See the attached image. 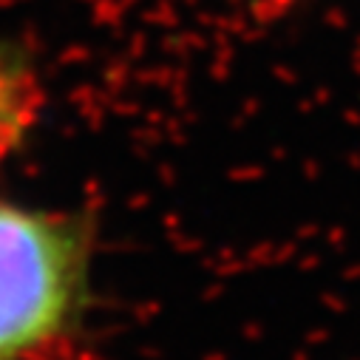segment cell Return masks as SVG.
Here are the masks:
<instances>
[{
  "label": "cell",
  "mask_w": 360,
  "mask_h": 360,
  "mask_svg": "<svg viewBox=\"0 0 360 360\" xmlns=\"http://www.w3.org/2000/svg\"><path fill=\"white\" fill-rule=\"evenodd\" d=\"M46 88L32 60L0 40V165L18 153L37 128Z\"/></svg>",
  "instance_id": "cell-2"
},
{
  "label": "cell",
  "mask_w": 360,
  "mask_h": 360,
  "mask_svg": "<svg viewBox=\"0 0 360 360\" xmlns=\"http://www.w3.org/2000/svg\"><path fill=\"white\" fill-rule=\"evenodd\" d=\"M266 6H276V9H287V6H292L295 0H264Z\"/></svg>",
  "instance_id": "cell-3"
},
{
  "label": "cell",
  "mask_w": 360,
  "mask_h": 360,
  "mask_svg": "<svg viewBox=\"0 0 360 360\" xmlns=\"http://www.w3.org/2000/svg\"><path fill=\"white\" fill-rule=\"evenodd\" d=\"M85 216L0 199V360H49L77 338L91 298Z\"/></svg>",
  "instance_id": "cell-1"
}]
</instances>
